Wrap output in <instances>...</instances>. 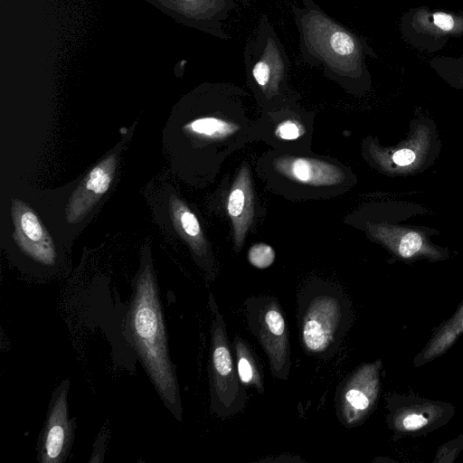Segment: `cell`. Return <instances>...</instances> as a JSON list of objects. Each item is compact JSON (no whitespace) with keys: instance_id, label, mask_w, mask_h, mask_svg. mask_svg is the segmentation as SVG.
Listing matches in <instances>:
<instances>
[{"instance_id":"cell-1","label":"cell","mask_w":463,"mask_h":463,"mask_svg":"<svg viewBox=\"0 0 463 463\" xmlns=\"http://www.w3.org/2000/svg\"><path fill=\"white\" fill-rule=\"evenodd\" d=\"M292 14L298 32L300 57L322 66L330 79L350 87L367 89L371 74L366 58L377 54L366 39L327 14L314 0H300Z\"/></svg>"},{"instance_id":"cell-2","label":"cell","mask_w":463,"mask_h":463,"mask_svg":"<svg viewBox=\"0 0 463 463\" xmlns=\"http://www.w3.org/2000/svg\"><path fill=\"white\" fill-rule=\"evenodd\" d=\"M130 339L165 406L182 420L179 387L168 354L157 287L149 267L140 272L128 317Z\"/></svg>"},{"instance_id":"cell-3","label":"cell","mask_w":463,"mask_h":463,"mask_svg":"<svg viewBox=\"0 0 463 463\" xmlns=\"http://www.w3.org/2000/svg\"><path fill=\"white\" fill-rule=\"evenodd\" d=\"M352 303L340 288L315 284L297 298L299 341L308 355L321 359L336 353L352 324Z\"/></svg>"},{"instance_id":"cell-4","label":"cell","mask_w":463,"mask_h":463,"mask_svg":"<svg viewBox=\"0 0 463 463\" xmlns=\"http://www.w3.org/2000/svg\"><path fill=\"white\" fill-rule=\"evenodd\" d=\"M442 144L433 118L418 114L411 119L406 137L391 146H383L376 140L368 141V155L383 174L390 176H411L433 165Z\"/></svg>"},{"instance_id":"cell-5","label":"cell","mask_w":463,"mask_h":463,"mask_svg":"<svg viewBox=\"0 0 463 463\" xmlns=\"http://www.w3.org/2000/svg\"><path fill=\"white\" fill-rule=\"evenodd\" d=\"M208 304L212 313L209 365L210 407L226 419L241 412L246 404L245 386L240 381L232 354L226 323L213 293Z\"/></svg>"},{"instance_id":"cell-6","label":"cell","mask_w":463,"mask_h":463,"mask_svg":"<svg viewBox=\"0 0 463 463\" xmlns=\"http://www.w3.org/2000/svg\"><path fill=\"white\" fill-rule=\"evenodd\" d=\"M250 83L266 99L280 93L289 69L288 56L267 14H263L243 51Z\"/></svg>"},{"instance_id":"cell-7","label":"cell","mask_w":463,"mask_h":463,"mask_svg":"<svg viewBox=\"0 0 463 463\" xmlns=\"http://www.w3.org/2000/svg\"><path fill=\"white\" fill-rule=\"evenodd\" d=\"M250 331L265 352L272 375L287 380L291 367L290 345L286 318L273 296H250L244 300Z\"/></svg>"},{"instance_id":"cell-8","label":"cell","mask_w":463,"mask_h":463,"mask_svg":"<svg viewBox=\"0 0 463 463\" xmlns=\"http://www.w3.org/2000/svg\"><path fill=\"white\" fill-rule=\"evenodd\" d=\"M386 423L397 438L427 435L446 425L455 415V407L413 392L389 393Z\"/></svg>"},{"instance_id":"cell-9","label":"cell","mask_w":463,"mask_h":463,"mask_svg":"<svg viewBox=\"0 0 463 463\" xmlns=\"http://www.w3.org/2000/svg\"><path fill=\"white\" fill-rule=\"evenodd\" d=\"M367 232L392 256L408 264L418 260L438 262L450 258L448 248L431 241L439 232L432 227L392 222L369 223Z\"/></svg>"},{"instance_id":"cell-10","label":"cell","mask_w":463,"mask_h":463,"mask_svg":"<svg viewBox=\"0 0 463 463\" xmlns=\"http://www.w3.org/2000/svg\"><path fill=\"white\" fill-rule=\"evenodd\" d=\"M400 30L412 47L437 52L452 38L463 36V11H445L420 5L411 7L401 17Z\"/></svg>"},{"instance_id":"cell-11","label":"cell","mask_w":463,"mask_h":463,"mask_svg":"<svg viewBox=\"0 0 463 463\" xmlns=\"http://www.w3.org/2000/svg\"><path fill=\"white\" fill-rule=\"evenodd\" d=\"M381 359L357 367L338 387L336 414L343 425L356 427L374 411L381 391Z\"/></svg>"},{"instance_id":"cell-12","label":"cell","mask_w":463,"mask_h":463,"mask_svg":"<svg viewBox=\"0 0 463 463\" xmlns=\"http://www.w3.org/2000/svg\"><path fill=\"white\" fill-rule=\"evenodd\" d=\"M69 382L56 391L39 448V458L43 463H60L66 458L72 438L71 422L68 418L67 394Z\"/></svg>"},{"instance_id":"cell-13","label":"cell","mask_w":463,"mask_h":463,"mask_svg":"<svg viewBox=\"0 0 463 463\" xmlns=\"http://www.w3.org/2000/svg\"><path fill=\"white\" fill-rule=\"evenodd\" d=\"M14 238L22 250L35 261L51 266L56 261L52 240L38 216L24 203L15 201L12 205Z\"/></svg>"},{"instance_id":"cell-14","label":"cell","mask_w":463,"mask_h":463,"mask_svg":"<svg viewBox=\"0 0 463 463\" xmlns=\"http://www.w3.org/2000/svg\"><path fill=\"white\" fill-rule=\"evenodd\" d=\"M117 161L114 156L105 158L88 174L68 203L66 217L70 222L81 219L109 188Z\"/></svg>"},{"instance_id":"cell-15","label":"cell","mask_w":463,"mask_h":463,"mask_svg":"<svg viewBox=\"0 0 463 463\" xmlns=\"http://www.w3.org/2000/svg\"><path fill=\"white\" fill-rule=\"evenodd\" d=\"M274 169L298 183L325 186L341 183L343 171L330 163L318 159L284 156L273 161Z\"/></svg>"},{"instance_id":"cell-16","label":"cell","mask_w":463,"mask_h":463,"mask_svg":"<svg viewBox=\"0 0 463 463\" xmlns=\"http://www.w3.org/2000/svg\"><path fill=\"white\" fill-rule=\"evenodd\" d=\"M461 335H463V300L454 313L432 331L426 345L413 358V367L423 366L445 354Z\"/></svg>"},{"instance_id":"cell-17","label":"cell","mask_w":463,"mask_h":463,"mask_svg":"<svg viewBox=\"0 0 463 463\" xmlns=\"http://www.w3.org/2000/svg\"><path fill=\"white\" fill-rule=\"evenodd\" d=\"M227 210L233 223L235 242L239 247L243 241L253 214L250 180L246 167L241 170L232 185L228 198Z\"/></svg>"},{"instance_id":"cell-18","label":"cell","mask_w":463,"mask_h":463,"mask_svg":"<svg viewBox=\"0 0 463 463\" xmlns=\"http://www.w3.org/2000/svg\"><path fill=\"white\" fill-rule=\"evenodd\" d=\"M232 349L241 383L263 394L265 388L260 365L251 347L243 338L237 335L233 339Z\"/></svg>"},{"instance_id":"cell-19","label":"cell","mask_w":463,"mask_h":463,"mask_svg":"<svg viewBox=\"0 0 463 463\" xmlns=\"http://www.w3.org/2000/svg\"><path fill=\"white\" fill-rule=\"evenodd\" d=\"M170 208L175 224L182 235L185 237L197 254H204L205 241L196 216L175 196L170 200Z\"/></svg>"},{"instance_id":"cell-20","label":"cell","mask_w":463,"mask_h":463,"mask_svg":"<svg viewBox=\"0 0 463 463\" xmlns=\"http://www.w3.org/2000/svg\"><path fill=\"white\" fill-rule=\"evenodd\" d=\"M185 128L199 137L222 139L234 134L239 126L222 118L204 117L193 120Z\"/></svg>"},{"instance_id":"cell-21","label":"cell","mask_w":463,"mask_h":463,"mask_svg":"<svg viewBox=\"0 0 463 463\" xmlns=\"http://www.w3.org/2000/svg\"><path fill=\"white\" fill-rule=\"evenodd\" d=\"M429 63L446 83L463 91V56L434 57Z\"/></svg>"},{"instance_id":"cell-22","label":"cell","mask_w":463,"mask_h":463,"mask_svg":"<svg viewBox=\"0 0 463 463\" xmlns=\"http://www.w3.org/2000/svg\"><path fill=\"white\" fill-rule=\"evenodd\" d=\"M249 261L258 269L269 267L275 259L273 249L265 243L253 245L248 253Z\"/></svg>"},{"instance_id":"cell-23","label":"cell","mask_w":463,"mask_h":463,"mask_svg":"<svg viewBox=\"0 0 463 463\" xmlns=\"http://www.w3.org/2000/svg\"><path fill=\"white\" fill-rule=\"evenodd\" d=\"M463 449V434L447 441L437 450L433 459L435 463H451L454 462L459 452Z\"/></svg>"},{"instance_id":"cell-24","label":"cell","mask_w":463,"mask_h":463,"mask_svg":"<svg viewBox=\"0 0 463 463\" xmlns=\"http://www.w3.org/2000/svg\"><path fill=\"white\" fill-rule=\"evenodd\" d=\"M302 126L296 120L288 119L281 122L276 128L275 134L284 140H294L303 134Z\"/></svg>"}]
</instances>
